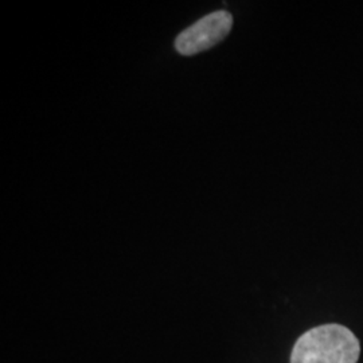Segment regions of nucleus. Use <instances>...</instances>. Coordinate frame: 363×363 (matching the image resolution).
<instances>
[{
  "label": "nucleus",
  "instance_id": "nucleus-1",
  "mask_svg": "<svg viewBox=\"0 0 363 363\" xmlns=\"http://www.w3.org/2000/svg\"><path fill=\"white\" fill-rule=\"evenodd\" d=\"M361 345L349 328L340 325L315 327L298 337L291 363H357Z\"/></svg>",
  "mask_w": 363,
  "mask_h": 363
},
{
  "label": "nucleus",
  "instance_id": "nucleus-2",
  "mask_svg": "<svg viewBox=\"0 0 363 363\" xmlns=\"http://www.w3.org/2000/svg\"><path fill=\"white\" fill-rule=\"evenodd\" d=\"M233 27L232 13L218 10L196 21L175 39V49L182 55L206 52L229 35Z\"/></svg>",
  "mask_w": 363,
  "mask_h": 363
}]
</instances>
